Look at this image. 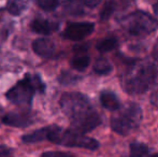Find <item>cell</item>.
I'll list each match as a JSON object with an SVG mask.
<instances>
[{
    "label": "cell",
    "instance_id": "cell-1",
    "mask_svg": "<svg viewBox=\"0 0 158 157\" xmlns=\"http://www.w3.org/2000/svg\"><path fill=\"white\" fill-rule=\"evenodd\" d=\"M59 105L63 113L70 121V128L77 131L86 134L101 124V118L89 98L82 93H64L59 100Z\"/></svg>",
    "mask_w": 158,
    "mask_h": 157
},
{
    "label": "cell",
    "instance_id": "cell-2",
    "mask_svg": "<svg viewBox=\"0 0 158 157\" xmlns=\"http://www.w3.org/2000/svg\"><path fill=\"white\" fill-rule=\"evenodd\" d=\"M157 67L148 60L135 64L122 79V86L129 95H142L148 92L157 78Z\"/></svg>",
    "mask_w": 158,
    "mask_h": 157
},
{
    "label": "cell",
    "instance_id": "cell-3",
    "mask_svg": "<svg viewBox=\"0 0 158 157\" xmlns=\"http://www.w3.org/2000/svg\"><path fill=\"white\" fill-rule=\"evenodd\" d=\"M46 86L38 73H26L6 93V98L19 108H30L35 93L44 94Z\"/></svg>",
    "mask_w": 158,
    "mask_h": 157
},
{
    "label": "cell",
    "instance_id": "cell-4",
    "mask_svg": "<svg viewBox=\"0 0 158 157\" xmlns=\"http://www.w3.org/2000/svg\"><path fill=\"white\" fill-rule=\"evenodd\" d=\"M48 141L57 145L66 147H79V149H85L89 151H96L99 149V141L94 138L86 136L77 130L69 128L64 129L56 124L48 125Z\"/></svg>",
    "mask_w": 158,
    "mask_h": 157
},
{
    "label": "cell",
    "instance_id": "cell-5",
    "mask_svg": "<svg viewBox=\"0 0 158 157\" xmlns=\"http://www.w3.org/2000/svg\"><path fill=\"white\" fill-rule=\"evenodd\" d=\"M114 112L111 118V128L116 134L127 136L141 125L143 112L138 103L129 102Z\"/></svg>",
    "mask_w": 158,
    "mask_h": 157
},
{
    "label": "cell",
    "instance_id": "cell-6",
    "mask_svg": "<svg viewBox=\"0 0 158 157\" xmlns=\"http://www.w3.org/2000/svg\"><path fill=\"white\" fill-rule=\"evenodd\" d=\"M121 25L129 35L144 37L158 28V21L143 11H135L121 19Z\"/></svg>",
    "mask_w": 158,
    "mask_h": 157
},
{
    "label": "cell",
    "instance_id": "cell-7",
    "mask_svg": "<svg viewBox=\"0 0 158 157\" xmlns=\"http://www.w3.org/2000/svg\"><path fill=\"white\" fill-rule=\"evenodd\" d=\"M37 113L29 109L25 108L19 111H11L6 113L1 118L3 125L15 128H26L31 126L37 122Z\"/></svg>",
    "mask_w": 158,
    "mask_h": 157
},
{
    "label": "cell",
    "instance_id": "cell-8",
    "mask_svg": "<svg viewBox=\"0 0 158 157\" xmlns=\"http://www.w3.org/2000/svg\"><path fill=\"white\" fill-rule=\"evenodd\" d=\"M95 30V24L89 22H77L70 23L63 31L61 36L67 40L80 41L86 37L90 36Z\"/></svg>",
    "mask_w": 158,
    "mask_h": 157
},
{
    "label": "cell",
    "instance_id": "cell-9",
    "mask_svg": "<svg viewBox=\"0 0 158 157\" xmlns=\"http://www.w3.org/2000/svg\"><path fill=\"white\" fill-rule=\"evenodd\" d=\"M32 50L39 57L48 59L56 52V45L48 38H38L32 42Z\"/></svg>",
    "mask_w": 158,
    "mask_h": 157
},
{
    "label": "cell",
    "instance_id": "cell-10",
    "mask_svg": "<svg viewBox=\"0 0 158 157\" xmlns=\"http://www.w3.org/2000/svg\"><path fill=\"white\" fill-rule=\"evenodd\" d=\"M30 28L35 34L48 36L59 29V23L48 21L45 19H35L30 24Z\"/></svg>",
    "mask_w": 158,
    "mask_h": 157
},
{
    "label": "cell",
    "instance_id": "cell-11",
    "mask_svg": "<svg viewBox=\"0 0 158 157\" xmlns=\"http://www.w3.org/2000/svg\"><path fill=\"white\" fill-rule=\"evenodd\" d=\"M100 103L110 111H116L122 107L118 97L111 90H102L100 93Z\"/></svg>",
    "mask_w": 158,
    "mask_h": 157
},
{
    "label": "cell",
    "instance_id": "cell-12",
    "mask_svg": "<svg viewBox=\"0 0 158 157\" xmlns=\"http://www.w3.org/2000/svg\"><path fill=\"white\" fill-rule=\"evenodd\" d=\"M50 127L45 126V127H41L39 129L33 130L32 132L29 134H23L21 138L22 142L26 143V144H32V143H39L43 142V141H48V134Z\"/></svg>",
    "mask_w": 158,
    "mask_h": 157
},
{
    "label": "cell",
    "instance_id": "cell-13",
    "mask_svg": "<svg viewBox=\"0 0 158 157\" xmlns=\"http://www.w3.org/2000/svg\"><path fill=\"white\" fill-rule=\"evenodd\" d=\"M70 65L73 70L82 72L87 69L88 66L90 65V58L85 53H79L73 56V58L70 61Z\"/></svg>",
    "mask_w": 158,
    "mask_h": 157
},
{
    "label": "cell",
    "instance_id": "cell-14",
    "mask_svg": "<svg viewBox=\"0 0 158 157\" xmlns=\"http://www.w3.org/2000/svg\"><path fill=\"white\" fill-rule=\"evenodd\" d=\"M29 6V0H9L6 4L8 12L15 16L21 15Z\"/></svg>",
    "mask_w": 158,
    "mask_h": 157
},
{
    "label": "cell",
    "instance_id": "cell-15",
    "mask_svg": "<svg viewBox=\"0 0 158 157\" xmlns=\"http://www.w3.org/2000/svg\"><path fill=\"white\" fill-rule=\"evenodd\" d=\"M93 69H94L95 73L99 74V76H106V74L111 73L113 67L108 59L102 58L101 57V58H98L97 60L95 61Z\"/></svg>",
    "mask_w": 158,
    "mask_h": 157
},
{
    "label": "cell",
    "instance_id": "cell-16",
    "mask_svg": "<svg viewBox=\"0 0 158 157\" xmlns=\"http://www.w3.org/2000/svg\"><path fill=\"white\" fill-rule=\"evenodd\" d=\"M130 157H148L150 156V147L140 142H133L129 147Z\"/></svg>",
    "mask_w": 158,
    "mask_h": 157
},
{
    "label": "cell",
    "instance_id": "cell-17",
    "mask_svg": "<svg viewBox=\"0 0 158 157\" xmlns=\"http://www.w3.org/2000/svg\"><path fill=\"white\" fill-rule=\"evenodd\" d=\"M80 80H81V76H77L75 73H73V72H71V71H68V70L61 71L58 76L59 84H61V85H64V86L75 85Z\"/></svg>",
    "mask_w": 158,
    "mask_h": 157
},
{
    "label": "cell",
    "instance_id": "cell-18",
    "mask_svg": "<svg viewBox=\"0 0 158 157\" xmlns=\"http://www.w3.org/2000/svg\"><path fill=\"white\" fill-rule=\"evenodd\" d=\"M117 44H118V41L116 38H106L98 42L96 48L100 53H108L114 50L117 46Z\"/></svg>",
    "mask_w": 158,
    "mask_h": 157
},
{
    "label": "cell",
    "instance_id": "cell-19",
    "mask_svg": "<svg viewBox=\"0 0 158 157\" xmlns=\"http://www.w3.org/2000/svg\"><path fill=\"white\" fill-rule=\"evenodd\" d=\"M115 9H116V3H115L114 0H109V1H106L103 9H102L101 12H100V19H101L102 21H106V19H110V16L113 14Z\"/></svg>",
    "mask_w": 158,
    "mask_h": 157
},
{
    "label": "cell",
    "instance_id": "cell-20",
    "mask_svg": "<svg viewBox=\"0 0 158 157\" xmlns=\"http://www.w3.org/2000/svg\"><path fill=\"white\" fill-rule=\"evenodd\" d=\"M35 1H37L38 6L46 12H52V11L56 10L59 4L58 0H35Z\"/></svg>",
    "mask_w": 158,
    "mask_h": 157
},
{
    "label": "cell",
    "instance_id": "cell-21",
    "mask_svg": "<svg viewBox=\"0 0 158 157\" xmlns=\"http://www.w3.org/2000/svg\"><path fill=\"white\" fill-rule=\"evenodd\" d=\"M40 157H75L74 155L67 152H60V151H46L43 152Z\"/></svg>",
    "mask_w": 158,
    "mask_h": 157
},
{
    "label": "cell",
    "instance_id": "cell-22",
    "mask_svg": "<svg viewBox=\"0 0 158 157\" xmlns=\"http://www.w3.org/2000/svg\"><path fill=\"white\" fill-rule=\"evenodd\" d=\"M0 157H14V150L6 144H0Z\"/></svg>",
    "mask_w": 158,
    "mask_h": 157
},
{
    "label": "cell",
    "instance_id": "cell-23",
    "mask_svg": "<svg viewBox=\"0 0 158 157\" xmlns=\"http://www.w3.org/2000/svg\"><path fill=\"white\" fill-rule=\"evenodd\" d=\"M80 1H81L84 6H88V8H95V6H97L98 4L100 3L101 0H80Z\"/></svg>",
    "mask_w": 158,
    "mask_h": 157
},
{
    "label": "cell",
    "instance_id": "cell-24",
    "mask_svg": "<svg viewBox=\"0 0 158 157\" xmlns=\"http://www.w3.org/2000/svg\"><path fill=\"white\" fill-rule=\"evenodd\" d=\"M152 56L153 58L155 59L156 61H158V39L157 41L155 42L154 46H153V51H152Z\"/></svg>",
    "mask_w": 158,
    "mask_h": 157
},
{
    "label": "cell",
    "instance_id": "cell-25",
    "mask_svg": "<svg viewBox=\"0 0 158 157\" xmlns=\"http://www.w3.org/2000/svg\"><path fill=\"white\" fill-rule=\"evenodd\" d=\"M154 12H155V14H156V16L158 17V2L156 4H154Z\"/></svg>",
    "mask_w": 158,
    "mask_h": 157
},
{
    "label": "cell",
    "instance_id": "cell-26",
    "mask_svg": "<svg viewBox=\"0 0 158 157\" xmlns=\"http://www.w3.org/2000/svg\"><path fill=\"white\" fill-rule=\"evenodd\" d=\"M4 111H3V108L1 107V105H0V121H1V118H2V116L4 115Z\"/></svg>",
    "mask_w": 158,
    "mask_h": 157
},
{
    "label": "cell",
    "instance_id": "cell-27",
    "mask_svg": "<svg viewBox=\"0 0 158 157\" xmlns=\"http://www.w3.org/2000/svg\"><path fill=\"white\" fill-rule=\"evenodd\" d=\"M58 1H59V3H60V2H63V3H70L72 0H58Z\"/></svg>",
    "mask_w": 158,
    "mask_h": 157
},
{
    "label": "cell",
    "instance_id": "cell-28",
    "mask_svg": "<svg viewBox=\"0 0 158 157\" xmlns=\"http://www.w3.org/2000/svg\"><path fill=\"white\" fill-rule=\"evenodd\" d=\"M152 157H158V153H156V154H154V155H153Z\"/></svg>",
    "mask_w": 158,
    "mask_h": 157
}]
</instances>
